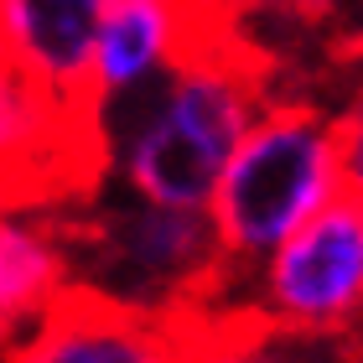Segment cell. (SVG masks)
Here are the masks:
<instances>
[{
    "mask_svg": "<svg viewBox=\"0 0 363 363\" xmlns=\"http://www.w3.org/2000/svg\"><path fill=\"white\" fill-rule=\"evenodd\" d=\"M270 99L265 68L250 47L213 37L172 68L151 94L99 114L94 140L120 192L156 208L203 213L218 177Z\"/></svg>",
    "mask_w": 363,
    "mask_h": 363,
    "instance_id": "cell-1",
    "label": "cell"
},
{
    "mask_svg": "<svg viewBox=\"0 0 363 363\" xmlns=\"http://www.w3.org/2000/svg\"><path fill=\"white\" fill-rule=\"evenodd\" d=\"M342 197V145L337 109L317 99L270 94L255 125L234 145L213 187L203 218L213 228L218 259L228 275L259 265L280 239Z\"/></svg>",
    "mask_w": 363,
    "mask_h": 363,
    "instance_id": "cell-2",
    "label": "cell"
},
{
    "mask_svg": "<svg viewBox=\"0 0 363 363\" xmlns=\"http://www.w3.org/2000/svg\"><path fill=\"white\" fill-rule=\"evenodd\" d=\"M78 291L151 317H203L208 296L228 280L203 213L156 208L140 197H104L68 218Z\"/></svg>",
    "mask_w": 363,
    "mask_h": 363,
    "instance_id": "cell-3",
    "label": "cell"
},
{
    "mask_svg": "<svg viewBox=\"0 0 363 363\" xmlns=\"http://www.w3.org/2000/svg\"><path fill=\"white\" fill-rule=\"evenodd\" d=\"M244 322L291 337H342L363 327V208L337 197L250 265Z\"/></svg>",
    "mask_w": 363,
    "mask_h": 363,
    "instance_id": "cell-4",
    "label": "cell"
},
{
    "mask_svg": "<svg viewBox=\"0 0 363 363\" xmlns=\"http://www.w3.org/2000/svg\"><path fill=\"white\" fill-rule=\"evenodd\" d=\"M104 167L89 114L42 94L0 52V203H47L84 192Z\"/></svg>",
    "mask_w": 363,
    "mask_h": 363,
    "instance_id": "cell-5",
    "label": "cell"
},
{
    "mask_svg": "<svg viewBox=\"0 0 363 363\" xmlns=\"http://www.w3.org/2000/svg\"><path fill=\"white\" fill-rule=\"evenodd\" d=\"M213 37L218 31H208V0H114L89 57V120L151 94Z\"/></svg>",
    "mask_w": 363,
    "mask_h": 363,
    "instance_id": "cell-6",
    "label": "cell"
},
{
    "mask_svg": "<svg viewBox=\"0 0 363 363\" xmlns=\"http://www.w3.org/2000/svg\"><path fill=\"white\" fill-rule=\"evenodd\" d=\"M197 317H151L94 291H68L0 363H187Z\"/></svg>",
    "mask_w": 363,
    "mask_h": 363,
    "instance_id": "cell-7",
    "label": "cell"
},
{
    "mask_svg": "<svg viewBox=\"0 0 363 363\" xmlns=\"http://www.w3.org/2000/svg\"><path fill=\"white\" fill-rule=\"evenodd\" d=\"M109 6L114 0H0V52L42 94L89 114V57Z\"/></svg>",
    "mask_w": 363,
    "mask_h": 363,
    "instance_id": "cell-8",
    "label": "cell"
},
{
    "mask_svg": "<svg viewBox=\"0 0 363 363\" xmlns=\"http://www.w3.org/2000/svg\"><path fill=\"white\" fill-rule=\"evenodd\" d=\"M68 291H78L68 218L47 203H0V317L26 333Z\"/></svg>",
    "mask_w": 363,
    "mask_h": 363,
    "instance_id": "cell-9",
    "label": "cell"
},
{
    "mask_svg": "<svg viewBox=\"0 0 363 363\" xmlns=\"http://www.w3.org/2000/svg\"><path fill=\"white\" fill-rule=\"evenodd\" d=\"M187 363H270L265 348H259V327L244 317H223L208 322V311L192 327V348Z\"/></svg>",
    "mask_w": 363,
    "mask_h": 363,
    "instance_id": "cell-10",
    "label": "cell"
},
{
    "mask_svg": "<svg viewBox=\"0 0 363 363\" xmlns=\"http://www.w3.org/2000/svg\"><path fill=\"white\" fill-rule=\"evenodd\" d=\"M337 145H342V197L363 208V84L337 109Z\"/></svg>",
    "mask_w": 363,
    "mask_h": 363,
    "instance_id": "cell-11",
    "label": "cell"
},
{
    "mask_svg": "<svg viewBox=\"0 0 363 363\" xmlns=\"http://www.w3.org/2000/svg\"><path fill=\"white\" fill-rule=\"evenodd\" d=\"M270 11L280 16H291V21H306V26H317V21H333V16L348 6V0H265Z\"/></svg>",
    "mask_w": 363,
    "mask_h": 363,
    "instance_id": "cell-12",
    "label": "cell"
},
{
    "mask_svg": "<svg viewBox=\"0 0 363 363\" xmlns=\"http://www.w3.org/2000/svg\"><path fill=\"white\" fill-rule=\"evenodd\" d=\"M16 337H21V333H16V327H11L6 317H0V358H6V353H11V342H16Z\"/></svg>",
    "mask_w": 363,
    "mask_h": 363,
    "instance_id": "cell-13",
    "label": "cell"
}]
</instances>
